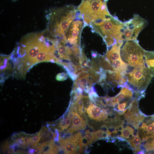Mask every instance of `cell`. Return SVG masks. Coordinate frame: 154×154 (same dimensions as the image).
<instances>
[{
	"instance_id": "cell-1",
	"label": "cell",
	"mask_w": 154,
	"mask_h": 154,
	"mask_svg": "<svg viewBox=\"0 0 154 154\" xmlns=\"http://www.w3.org/2000/svg\"><path fill=\"white\" fill-rule=\"evenodd\" d=\"M78 13L77 8L72 5L50 9L46 17L48 21L46 30L54 39L60 42Z\"/></svg>"
},
{
	"instance_id": "cell-2",
	"label": "cell",
	"mask_w": 154,
	"mask_h": 154,
	"mask_svg": "<svg viewBox=\"0 0 154 154\" xmlns=\"http://www.w3.org/2000/svg\"><path fill=\"white\" fill-rule=\"evenodd\" d=\"M83 20L84 27L110 18L106 2L102 0H82L77 7Z\"/></svg>"
},
{
	"instance_id": "cell-3",
	"label": "cell",
	"mask_w": 154,
	"mask_h": 154,
	"mask_svg": "<svg viewBox=\"0 0 154 154\" xmlns=\"http://www.w3.org/2000/svg\"><path fill=\"white\" fill-rule=\"evenodd\" d=\"M93 32H95L103 38L107 47L119 42V37L123 27V23L112 16L107 20L91 25Z\"/></svg>"
},
{
	"instance_id": "cell-4",
	"label": "cell",
	"mask_w": 154,
	"mask_h": 154,
	"mask_svg": "<svg viewBox=\"0 0 154 154\" xmlns=\"http://www.w3.org/2000/svg\"><path fill=\"white\" fill-rule=\"evenodd\" d=\"M127 78L128 84L133 91L143 93L153 76L144 66L135 67L127 64L124 74Z\"/></svg>"
},
{
	"instance_id": "cell-5",
	"label": "cell",
	"mask_w": 154,
	"mask_h": 154,
	"mask_svg": "<svg viewBox=\"0 0 154 154\" xmlns=\"http://www.w3.org/2000/svg\"><path fill=\"white\" fill-rule=\"evenodd\" d=\"M125 41L121 47L120 53L122 60L127 64L137 67L145 66V50L137 40Z\"/></svg>"
},
{
	"instance_id": "cell-6",
	"label": "cell",
	"mask_w": 154,
	"mask_h": 154,
	"mask_svg": "<svg viewBox=\"0 0 154 154\" xmlns=\"http://www.w3.org/2000/svg\"><path fill=\"white\" fill-rule=\"evenodd\" d=\"M147 25L146 20L135 15L132 19L123 23V31L119 37V41L136 40L138 35Z\"/></svg>"
},
{
	"instance_id": "cell-7",
	"label": "cell",
	"mask_w": 154,
	"mask_h": 154,
	"mask_svg": "<svg viewBox=\"0 0 154 154\" xmlns=\"http://www.w3.org/2000/svg\"><path fill=\"white\" fill-rule=\"evenodd\" d=\"M66 32L62 41L64 45L67 42L73 45H80L81 35L84 24L83 20L79 11Z\"/></svg>"
},
{
	"instance_id": "cell-8",
	"label": "cell",
	"mask_w": 154,
	"mask_h": 154,
	"mask_svg": "<svg viewBox=\"0 0 154 154\" xmlns=\"http://www.w3.org/2000/svg\"><path fill=\"white\" fill-rule=\"evenodd\" d=\"M139 100L134 99L131 102L127 112L125 114V122L138 130L139 126L146 115L142 113L138 108Z\"/></svg>"
},
{
	"instance_id": "cell-9",
	"label": "cell",
	"mask_w": 154,
	"mask_h": 154,
	"mask_svg": "<svg viewBox=\"0 0 154 154\" xmlns=\"http://www.w3.org/2000/svg\"><path fill=\"white\" fill-rule=\"evenodd\" d=\"M139 135L144 142L149 138L154 137V116H147L140 124L138 130Z\"/></svg>"
},
{
	"instance_id": "cell-10",
	"label": "cell",
	"mask_w": 154,
	"mask_h": 154,
	"mask_svg": "<svg viewBox=\"0 0 154 154\" xmlns=\"http://www.w3.org/2000/svg\"><path fill=\"white\" fill-rule=\"evenodd\" d=\"M86 111L89 117L94 120L100 121L108 119L109 114L107 110L94 104L90 105L86 109Z\"/></svg>"
},
{
	"instance_id": "cell-11",
	"label": "cell",
	"mask_w": 154,
	"mask_h": 154,
	"mask_svg": "<svg viewBox=\"0 0 154 154\" xmlns=\"http://www.w3.org/2000/svg\"><path fill=\"white\" fill-rule=\"evenodd\" d=\"M123 42V41H119L107 48V51L105 56L109 62L121 58L120 53V48Z\"/></svg>"
},
{
	"instance_id": "cell-12",
	"label": "cell",
	"mask_w": 154,
	"mask_h": 154,
	"mask_svg": "<svg viewBox=\"0 0 154 154\" xmlns=\"http://www.w3.org/2000/svg\"><path fill=\"white\" fill-rule=\"evenodd\" d=\"M133 90L123 87L119 93L115 96L112 97V98L115 105L125 101H131L133 98Z\"/></svg>"
},
{
	"instance_id": "cell-13",
	"label": "cell",
	"mask_w": 154,
	"mask_h": 154,
	"mask_svg": "<svg viewBox=\"0 0 154 154\" xmlns=\"http://www.w3.org/2000/svg\"><path fill=\"white\" fill-rule=\"evenodd\" d=\"M145 65L154 76V51H145Z\"/></svg>"
},
{
	"instance_id": "cell-14",
	"label": "cell",
	"mask_w": 154,
	"mask_h": 154,
	"mask_svg": "<svg viewBox=\"0 0 154 154\" xmlns=\"http://www.w3.org/2000/svg\"><path fill=\"white\" fill-rule=\"evenodd\" d=\"M94 58L100 67L104 70L115 71L109 61L105 56L98 54L97 57Z\"/></svg>"
},
{
	"instance_id": "cell-15",
	"label": "cell",
	"mask_w": 154,
	"mask_h": 154,
	"mask_svg": "<svg viewBox=\"0 0 154 154\" xmlns=\"http://www.w3.org/2000/svg\"><path fill=\"white\" fill-rule=\"evenodd\" d=\"M89 76V73L83 77L78 78L74 82L83 90L87 88H91L94 83L90 81Z\"/></svg>"
},
{
	"instance_id": "cell-16",
	"label": "cell",
	"mask_w": 154,
	"mask_h": 154,
	"mask_svg": "<svg viewBox=\"0 0 154 154\" xmlns=\"http://www.w3.org/2000/svg\"><path fill=\"white\" fill-rule=\"evenodd\" d=\"M127 141L130 144L135 153H138L139 152L142 151L141 149V140L138 133L132 139H128Z\"/></svg>"
},
{
	"instance_id": "cell-17",
	"label": "cell",
	"mask_w": 154,
	"mask_h": 154,
	"mask_svg": "<svg viewBox=\"0 0 154 154\" xmlns=\"http://www.w3.org/2000/svg\"><path fill=\"white\" fill-rule=\"evenodd\" d=\"M72 119V126L77 130H83L85 129V122L81 115L78 112H76L74 117Z\"/></svg>"
},
{
	"instance_id": "cell-18",
	"label": "cell",
	"mask_w": 154,
	"mask_h": 154,
	"mask_svg": "<svg viewBox=\"0 0 154 154\" xmlns=\"http://www.w3.org/2000/svg\"><path fill=\"white\" fill-rule=\"evenodd\" d=\"M110 62L115 71L119 72L124 75L126 70L127 64L123 61L121 58Z\"/></svg>"
},
{
	"instance_id": "cell-19",
	"label": "cell",
	"mask_w": 154,
	"mask_h": 154,
	"mask_svg": "<svg viewBox=\"0 0 154 154\" xmlns=\"http://www.w3.org/2000/svg\"><path fill=\"white\" fill-rule=\"evenodd\" d=\"M134 132V130L132 127L127 125L123 128L119 137L125 140H128L131 139L135 135Z\"/></svg>"
},
{
	"instance_id": "cell-20",
	"label": "cell",
	"mask_w": 154,
	"mask_h": 154,
	"mask_svg": "<svg viewBox=\"0 0 154 154\" xmlns=\"http://www.w3.org/2000/svg\"><path fill=\"white\" fill-rule=\"evenodd\" d=\"M81 57L80 59V64L83 68L88 72L92 69L91 60L87 58L82 48H81Z\"/></svg>"
},
{
	"instance_id": "cell-21",
	"label": "cell",
	"mask_w": 154,
	"mask_h": 154,
	"mask_svg": "<svg viewBox=\"0 0 154 154\" xmlns=\"http://www.w3.org/2000/svg\"><path fill=\"white\" fill-rule=\"evenodd\" d=\"M89 74V79L94 84L98 83L101 78L100 72H96L92 69L88 71Z\"/></svg>"
},
{
	"instance_id": "cell-22",
	"label": "cell",
	"mask_w": 154,
	"mask_h": 154,
	"mask_svg": "<svg viewBox=\"0 0 154 154\" xmlns=\"http://www.w3.org/2000/svg\"><path fill=\"white\" fill-rule=\"evenodd\" d=\"M94 141L103 139H106L110 137L107 132L101 129L94 132Z\"/></svg>"
},
{
	"instance_id": "cell-23",
	"label": "cell",
	"mask_w": 154,
	"mask_h": 154,
	"mask_svg": "<svg viewBox=\"0 0 154 154\" xmlns=\"http://www.w3.org/2000/svg\"><path fill=\"white\" fill-rule=\"evenodd\" d=\"M113 79L117 82L121 81L123 75L121 73L116 71L108 70Z\"/></svg>"
},
{
	"instance_id": "cell-24",
	"label": "cell",
	"mask_w": 154,
	"mask_h": 154,
	"mask_svg": "<svg viewBox=\"0 0 154 154\" xmlns=\"http://www.w3.org/2000/svg\"><path fill=\"white\" fill-rule=\"evenodd\" d=\"M68 59L74 65L76 66L80 65V58L72 53L69 55Z\"/></svg>"
},
{
	"instance_id": "cell-25",
	"label": "cell",
	"mask_w": 154,
	"mask_h": 154,
	"mask_svg": "<svg viewBox=\"0 0 154 154\" xmlns=\"http://www.w3.org/2000/svg\"><path fill=\"white\" fill-rule=\"evenodd\" d=\"M79 143V151L80 153H81L82 151L83 147H86L89 144L85 135L84 136H82L80 137Z\"/></svg>"
},
{
	"instance_id": "cell-26",
	"label": "cell",
	"mask_w": 154,
	"mask_h": 154,
	"mask_svg": "<svg viewBox=\"0 0 154 154\" xmlns=\"http://www.w3.org/2000/svg\"><path fill=\"white\" fill-rule=\"evenodd\" d=\"M71 119L68 117L65 118L62 120L60 122V126L63 131L67 129L69 126L71 122Z\"/></svg>"
},
{
	"instance_id": "cell-27",
	"label": "cell",
	"mask_w": 154,
	"mask_h": 154,
	"mask_svg": "<svg viewBox=\"0 0 154 154\" xmlns=\"http://www.w3.org/2000/svg\"><path fill=\"white\" fill-rule=\"evenodd\" d=\"M91 68L94 71L96 72L101 71L102 68H101L98 62L94 58H92L91 60Z\"/></svg>"
},
{
	"instance_id": "cell-28",
	"label": "cell",
	"mask_w": 154,
	"mask_h": 154,
	"mask_svg": "<svg viewBox=\"0 0 154 154\" xmlns=\"http://www.w3.org/2000/svg\"><path fill=\"white\" fill-rule=\"evenodd\" d=\"M85 134L89 144L92 143L93 141H95L94 132H91L89 130H87L86 131Z\"/></svg>"
},
{
	"instance_id": "cell-29",
	"label": "cell",
	"mask_w": 154,
	"mask_h": 154,
	"mask_svg": "<svg viewBox=\"0 0 154 154\" xmlns=\"http://www.w3.org/2000/svg\"><path fill=\"white\" fill-rule=\"evenodd\" d=\"M41 136V132H40L34 135L31 137V144L32 146H35L37 144Z\"/></svg>"
},
{
	"instance_id": "cell-30",
	"label": "cell",
	"mask_w": 154,
	"mask_h": 154,
	"mask_svg": "<svg viewBox=\"0 0 154 154\" xmlns=\"http://www.w3.org/2000/svg\"><path fill=\"white\" fill-rule=\"evenodd\" d=\"M67 78L68 74L63 72L58 74L56 76V79L58 81H64L66 80Z\"/></svg>"
},
{
	"instance_id": "cell-31",
	"label": "cell",
	"mask_w": 154,
	"mask_h": 154,
	"mask_svg": "<svg viewBox=\"0 0 154 154\" xmlns=\"http://www.w3.org/2000/svg\"><path fill=\"white\" fill-rule=\"evenodd\" d=\"M31 137H29L27 136H26L23 139V141L24 144L26 145H28L31 143Z\"/></svg>"
},
{
	"instance_id": "cell-32",
	"label": "cell",
	"mask_w": 154,
	"mask_h": 154,
	"mask_svg": "<svg viewBox=\"0 0 154 154\" xmlns=\"http://www.w3.org/2000/svg\"><path fill=\"white\" fill-rule=\"evenodd\" d=\"M76 112L74 111L70 110V112L68 114V117L71 119H72L74 117Z\"/></svg>"
},
{
	"instance_id": "cell-33",
	"label": "cell",
	"mask_w": 154,
	"mask_h": 154,
	"mask_svg": "<svg viewBox=\"0 0 154 154\" xmlns=\"http://www.w3.org/2000/svg\"><path fill=\"white\" fill-rule=\"evenodd\" d=\"M91 55L92 57L94 58H96L97 57L98 55V53L94 51H91Z\"/></svg>"
},
{
	"instance_id": "cell-34",
	"label": "cell",
	"mask_w": 154,
	"mask_h": 154,
	"mask_svg": "<svg viewBox=\"0 0 154 154\" xmlns=\"http://www.w3.org/2000/svg\"><path fill=\"white\" fill-rule=\"evenodd\" d=\"M12 1H16L18 0H12Z\"/></svg>"
}]
</instances>
